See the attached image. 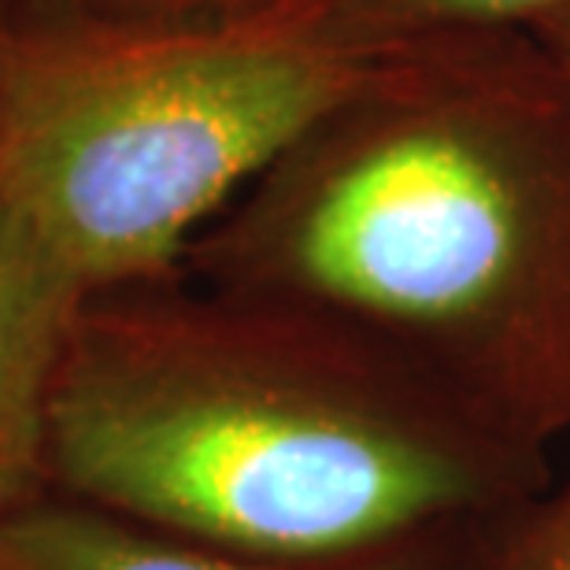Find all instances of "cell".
Returning <instances> with one entry per match:
<instances>
[{
    "label": "cell",
    "instance_id": "ba28073f",
    "mask_svg": "<svg viewBox=\"0 0 570 570\" xmlns=\"http://www.w3.org/2000/svg\"><path fill=\"white\" fill-rule=\"evenodd\" d=\"M75 4L148 22H293L323 30L330 0H75Z\"/></svg>",
    "mask_w": 570,
    "mask_h": 570
},
{
    "label": "cell",
    "instance_id": "9c48e42d",
    "mask_svg": "<svg viewBox=\"0 0 570 570\" xmlns=\"http://www.w3.org/2000/svg\"><path fill=\"white\" fill-rule=\"evenodd\" d=\"M530 33L544 45V49H549V56L563 67V75L570 78V0L563 8H556L552 16L533 22Z\"/></svg>",
    "mask_w": 570,
    "mask_h": 570
},
{
    "label": "cell",
    "instance_id": "52a82bcc",
    "mask_svg": "<svg viewBox=\"0 0 570 570\" xmlns=\"http://www.w3.org/2000/svg\"><path fill=\"white\" fill-rule=\"evenodd\" d=\"M489 570H570V489L504 511L493 527Z\"/></svg>",
    "mask_w": 570,
    "mask_h": 570
},
{
    "label": "cell",
    "instance_id": "5b68a950",
    "mask_svg": "<svg viewBox=\"0 0 570 570\" xmlns=\"http://www.w3.org/2000/svg\"><path fill=\"white\" fill-rule=\"evenodd\" d=\"M497 519L430 533L367 560L307 567L197 549L105 511L49 497L0 522V570H489Z\"/></svg>",
    "mask_w": 570,
    "mask_h": 570
},
{
    "label": "cell",
    "instance_id": "6da1fadb",
    "mask_svg": "<svg viewBox=\"0 0 570 570\" xmlns=\"http://www.w3.org/2000/svg\"><path fill=\"white\" fill-rule=\"evenodd\" d=\"M186 275L334 318L549 452L570 433V78L530 30L371 56Z\"/></svg>",
    "mask_w": 570,
    "mask_h": 570
},
{
    "label": "cell",
    "instance_id": "7a4b0ae2",
    "mask_svg": "<svg viewBox=\"0 0 570 570\" xmlns=\"http://www.w3.org/2000/svg\"><path fill=\"white\" fill-rule=\"evenodd\" d=\"M49 478L164 538L315 567L504 515L552 463L356 330L181 275L82 304Z\"/></svg>",
    "mask_w": 570,
    "mask_h": 570
},
{
    "label": "cell",
    "instance_id": "8992f818",
    "mask_svg": "<svg viewBox=\"0 0 570 570\" xmlns=\"http://www.w3.org/2000/svg\"><path fill=\"white\" fill-rule=\"evenodd\" d=\"M567 0H330L323 33L337 49L379 56L455 30H530Z\"/></svg>",
    "mask_w": 570,
    "mask_h": 570
},
{
    "label": "cell",
    "instance_id": "277c9868",
    "mask_svg": "<svg viewBox=\"0 0 570 570\" xmlns=\"http://www.w3.org/2000/svg\"><path fill=\"white\" fill-rule=\"evenodd\" d=\"M89 293L0 200V522L52 497L49 419Z\"/></svg>",
    "mask_w": 570,
    "mask_h": 570
},
{
    "label": "cell",
    "instance_id": "30bf717a",
    "mask_svg": "<svg viewBox=\"0 0 570 570\" xmlns=\"http://www.w3.org/2000/svg\"><path fill=\"white\" fill-rule=\"evenodd\" d=\"M4 8H8V0H0V16H4Z\"/></svg>",
    "mask_w": 570,
    "mask_h": 570
},
{
    "label": "cell",
    "instance_id": "3957f363",
    "mask_svg": "<svg viewBox=\"0 0 570 570\" xmlns=\"http://www.w3.org/2000/svg\"><path fill=\"white\" fill-rule=\"evenodd\" d=\"M367 63L318 27L8 0L0 200L89 296L175 282L193 242Z\"/></svg>",
    "mask_w": 570,
    "mask_h": 570
}]
</instances>
